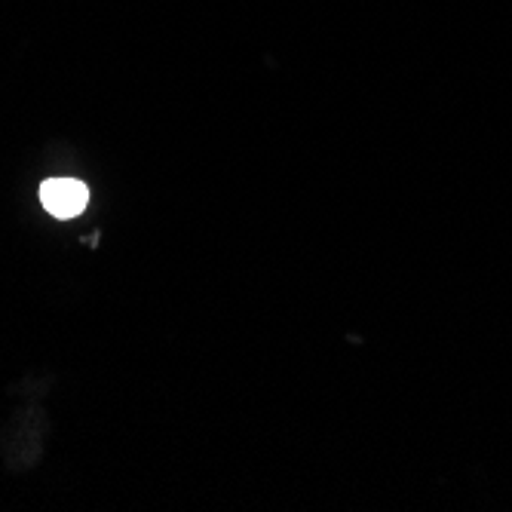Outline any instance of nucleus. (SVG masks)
Wrapping results in <instances>:
<instances>
[{"label":"nucleus","instance_id":"nucleus-1","mask_svg":"<svg viewBox=\"0 0 512 512\" xmlns=\"http://www.w3.org/2000/svg\"><path fill=\"white\" fill-rule=\"evenodd\" d=\"M40 203L53 218H77L89 203V188L77 178H50L40 184Z\"/></svg>","mask_w":512,"mask_h":512}]
</instances>
